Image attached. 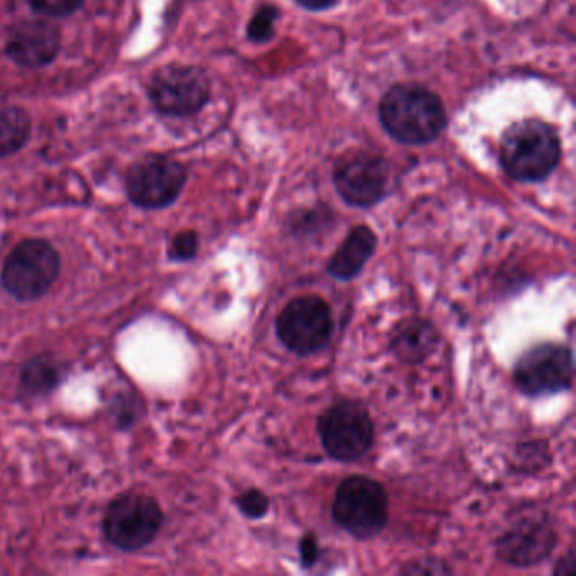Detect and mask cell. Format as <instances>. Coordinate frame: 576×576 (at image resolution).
Segmentation results:
<instances>
[{"label":"cell","mask_w":576,"mask_h":576,"mask_svg":"<svg viewBox=\"0 0 576 576\" xmlns=\"http://www.w3.org/2000/svg\"><path fill=\"white\" fill-rule=\"evenodd\" d=\"M32 11L46 18H67L84 6V0H29Z\"/></svg>","instance_id":"22"},{"label":"cell","mask_w":576,"mask_h":576,"mask_svg":"<svg viewBox=\"0 0 576 576\" xmlns=\"http://www.w3.org/2000/svg\"><path fill=\"white\" fill-rule=\"evenodd\" d=\"M143 409L144 402L139 396L134 394V392H119V394L114 396L110 412L116 419L117 427L127 430L143 414Z\"/></svg>","instance_id":"18"},{"label":"cell","mask_w":576,"mask_h":576,"mask_svg":"<svg viewBox=\"0 0 576 576\" xmlns=\"http://www.w3.org/2000/svg\"><path fill=\"white\" fill-rule=\"evenodd\" d=\"M401 573L402 575H448L453 573V569L443 559L424 558L408 563Z\"/></svg>","instance_id":"23"},{"label":"cell","mask_w":576,"mask_h":576,"mask_svg":"<svg viewBox=\"0 0 576 576\" xmlns=\"http://www.w3.org/2000/svg\"><path fill=\"white\" fill-rule=\"evenodd\" d=\"M208 75L198 67L166 65L150 77L147 95L157 113L168 117H189L208 104Z\"/></svg>","instance_id":"10"},{"label":"cell","mask_w":576,"mask_h":576,"mask_svg":"<svg viewBox=\"0 0 576 576\" xmlns=\"http://www.w3.org/2000/svg\"><path fill=\"white\" fill-rule=\"evenodd\" d=\"M280 18V11L274 6H262L248 22V38L254 42L270 41L274 36V22Z\"/></svg>","instance_id":"19"},{"label":"cell","mask_w":576,"mask_h":576,"mask_svg":"<svg viewBox=\"0 0 576 576\" xmlns=\"http://www.w3.org/2000/svg\"><path fill=\"white\" fill-rule=\"evenodd\" d=\"M575 549H568L565 556L558 559L553 573L555 575H573L575 573Z\"/></svg>","instance_id":"25"},{"label":"cell","mask_w":576,"mask_h":576,"mask_svg":"<svg viewBox=\"0 0 576 576\" xmlns=\"http://www.w3.org/2000/svg\"><path fill=\"white\" fill-rule=\"evenodd\" d=\"M558 543L553 523L545 514L526 516L510 524L496 541L500 562L516 568L541 565L551 556Z\"/></svg>","instance_id":"12"},{"label":"cell","mask_w":576,"mask_h":576,"mask_svg":"<svg viewBox=\"0 0 576 576\" xmlns=\"http://www.w3.org/2000/svg\"><path fill=\"white\" fill-rule=\"evenodd\" d=\"M381 123L402 144H427L447 126L440 97L419 85H396L382 98Z\"/></svg>","instance_id":"1"},{"label":"cell","mask_w":576,"mask_h":576,"mask_svg":"<svg viewBox=\"0 0 576 576\" xmlns=\"http://www.w3.org/2000/svg\"><path fill=\"white\" fill-rule=\"evenodd\" d=\"M199 241L195 231L178 232L168 245L172 262H189L198 254Z\"/></svg>","instance_id":"20"},{"label":"cell","mask_w":576,"mask_h":576,"mask_svg":"<svg viewBox=\"0 0 576 576\" xmlns=\"http://www.w3.org/2000/svg\"><path fill=\"white\" fill-rule=\"evenodd\" d=\"M320 546L313 535H304L300 543L301 565L304 568H311L314 563L319 562Z\"/></svg>","instance_id":"24"},{"label":"cell","mask_w":576,"mask_h":576,"mask_svg":"<svg viewBox=\"0 0 576 576\" xmlns=\"http://www.w3.org/2000/svg\"><path fill=\"white\" fill-rule=\"evenodd\" d=\"M375 247H378V235L367 225H357L330 258L326 267L330 276L342 283L355 280L362 273L367 262L371 261Z\"/></svg>","instance_id":"14"},{"label":"cell","mask_w":576,"mask_h":576,"mask_svg":"<svg viewBox=\"0 0 576 576\" xmlns=\"http://www.w3.org/2000/svg\"><path fill=\"white\" fill-rule=\"evenodd\" d=\"M388 509V492L381 482L367 476H350L336 489L332 517L353 538L371 539L385 528Z\"/></svg>","instance_id":"5"},{"label":"cell","mask_w":576,"mask_h":576,"mask_svg":"<svg viewBox=\"0 0 576 576\" xmlns=\"http://www.w3.org/2000/svg\"><path fill=\"white\" fill-rule=\"evenodd\" d=\"M188 179L183 163L163 154H147L129 166L124 178L127 198L143 209H163L182 195Z\"/></svg>","instance_id":"6"},{"label":"cell","mask_w":576,"mask_h":576,"mask_svg":"<svg viewBox=\"0 0 576 576\" xmlns=\"http://www.w3.org/2000/svg\"><path fill=\"white\" fill-rule=\"evenodd\" d=\"M163 523L165 514L153 496L124 492L110 500L105 510L104 535L119 551H143L159 535Z\"/></svg>","instance_id":"4"},{"label":"cell","mask_w":576,"mask_h":576,"mask_svg":"<svg viewBox=\"0 0 576 576\" xmlns=\"http://www.w3.org/2000/svg\"><path fill=\"white\" fill-rule=\"evenodd\" d=\"M31 137V117L18 105L0 104V157L12 156Z\"/></svg>","instance_id":"17"},{"label":"cell","mask_w":576,"mask_h":576,"mask_svg":"<svg viewBox=\"0 0 576 576\" xmlns=\"http://www.w3.org/2000/svg\"><path fill=\"white\" fill-rule=\"evenodd\" d=\"M61 381H64V372L57 360L48 355H36L22 367L19 385L26 398L38 399L57 391Z\"/></svg>","instance_id":"16"},{"label":"cell","mask_w":576,"mask_h":576,"mask_svg":"<svg viewBox=\"0 0 576 576\" xmlns=\"http://www.w3.org/2000/svg\"><path fill=\"white\" fill-rule=\"evenodd\" d=\"M319 435L333 460L352 463L371 451L374 423L362 402L340 401L320 416Z\"/></svg>","instance_id":"8"},{"label":"cell","mask_w":576,"mask_h":576,"mask_svg":"<svg viewBox=\"0 0 576 576\" xmlns=\"http://www.w3.org/2000/svg\"><path fill=\"white\" fill-rule=\"evenodd\" d=\"M562 147L555 129L541 120L512 124L500 140V162L517 182L535 183L548 178L559 163Z\"/></svg>","instance_id":"2"},{"label":"cell","mask_w":576,"mask_h":576,"mask_svg":"<svg viewBox=\"0 0 576 576\" xmlns=\"http://www.w3.org/2000/svg\"><path fill=\"white\" fill-rule=\"evenodd\" d=\"M440 345V333L433 323L412 319L401 323L392 336L391 350L406 363H421L430 359Z\"/></svg>","instance_id":"15"},{"label":"cell","mask_w":576,"mask_h":576,"mask_svg":"<svg viewBox=\"0 0 576 576\" xmlns=\"http://www.w3.org/2000/svg\"><path fill=\"white\" fill-rule=\"evenodd\" d=\"M388 165L378 154L353 150L336 163V192L349 205L367 208L381 202L388 192Z\"/></svg>","instance_id":"11"},{"label":"cell","mask_w":576,"mask_h":576,"mask_svg":"<svg viewBox=\"0 0 576 576\" xmlns=\"http://www.w3.org/2000/svg\"><path fill=\"white\" fill-rule=\"evenodd\" d=\"M235 504H237L238 510H241L245 517L254 520L262 519V517L266 516L271 507L270 497L258 489L245 490L244 494L238 496Z\"/></svg>","instance_id":"21"},{"label":"cell","mask_w":576,"mask_h":576,"mask_svg":"<svg viewBox=\"0 0 576 576\" xmlns=\"http://www.w3.org/2000/svg\"><path fill=\"white\" fill-rule=\"evenodd\" d=\"M301 8L310 9V11H323V9L332 8L336 4V0H296Z\"/></svg>","instance_id":"26"},{"label":"cell","mask_w":576,"mask_h":576,"mask_svg":"<svg viewBox=\"0 0 576 576\" xmlns=\"http://www.w3.org/2000/svg\"><path fill=\"white\" fill-rule=\"evenodd\" d=\"M61 51V31L58 26L41 19H29L12 26L6 45V55L18 67L38 70L57 60Z\"/></svg>","instance_id":"13"},{"label":"cell","mask_w":576,"mask_h":576,"mask_svg":"<svg viewBox=\"0 0 576 576\" xmlns=\"http://www.w3.org/2000/svg\"><path fill=\"white\" fill-rule=\"evenodd\" d=\"M60 271L61 255L51 242L25 238L6 257L0 271V286L12 300L29 303L51 290Z\"/></svg>","instance_id":"3"},{"label":"cell","mask_w":576,"mask_h":576,"mask_svg":"<svg viewBox=\"0 0 576 576\" xmlns=\"http://www.w3.org/2000/svg\"><path fill=\"white\" fill-rule=\"evenodd\" d=\"M276 333L290 352L313 355L332 342V307L316 294L294 297L277 314Z\"/></svg>","instance_id":"7"},{"label":"cell","mask_w":576,"mask_h":576,"mask_svg":"<svg viewBox=\"0 0 576 576\" xmlns=\"http://www.w3.org/2000/svg\"><path fill=\"white\" fill-rule=\"evenodd\" d=\"M514 382L528 398L539 399L569 391L573 384V352L565 343L531 346L514 365Z\"/></svg>","instance_id":"9"}]
</instances>
